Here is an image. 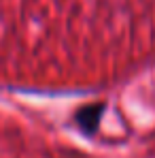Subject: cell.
<instances>
[{
	"label": "cell",
	"instance_id": "cell-1",
	"mask_svg": "<svg viewBox=\"0 0 155 158\" xmlns=\"http://www.w3.org/2000/svg\"><path fill=\"white\" fill-rule=\"evenodd\" d=\"M104 113V105L102 103H96V105H87L81 107L77 113H75V122L85 135H94L100 126V120H102Z\"/></svg>",
	"mask_w": 155,
	"mask_h": 158
}]
</instances>
